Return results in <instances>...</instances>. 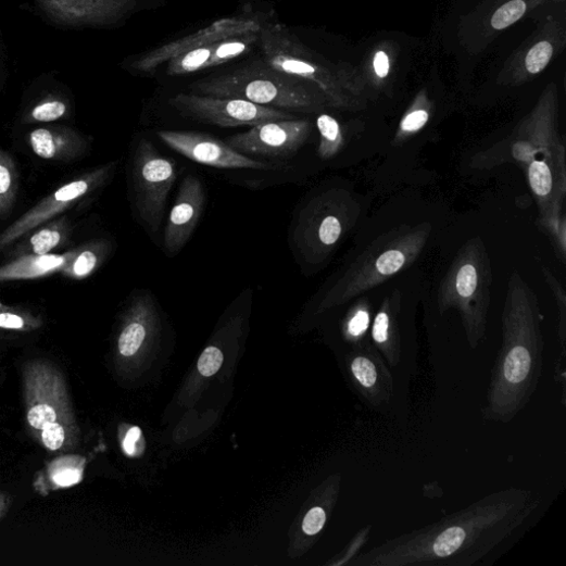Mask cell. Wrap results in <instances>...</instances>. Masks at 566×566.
I'll list each match as a JSON object with an SVG mask.
<instances>
[{
	"label": "cell",
	"instance_id": "6da1fadb",
	"mask_svg": "<svg viewBox=\"0 0 566 566\" xmlns=\"http://www.w3.org/2000/svg\"><path fill=\"white\" fill-rule=\"evenodd\" d=\"M531 489L489 493L466 508L359 553L354 566H471L516 533L537 512Z\"/></svg>",
	"mask_w": 566,
	"mask_h": 566
},
{
	"label": "cell",
	"instance_id": "7a4b0ae2",
	"mask_svg": "<svg viewBox=\"0 0 566 566\" xmlns=\"http://www.w3.org/2000/svg\"><path fill=\"white\" fill-rule=\"evenodd\" d=\"M501 323L502 343L491 369L482 417L508 424L536 394L544 356L540 304L534 291L518 273L510 279Z\"/></svg>",
	"mask_w": 566,
	"mask_h": 566
},
{
	"label": "cell",
	"instance_id": "3957f363",
	"mask_svg": "<svg viewBox=\"0 0 566 566\" xmlns=\"http://www.w3.org/2000/svg\"><path fill=\"white\" fill-rule=\"evenodd\" d=\"M26 428L43 450L68 454L78 448L81 430L65 374L51 361L34 359L22 369Z\"/></svg>",
	"mask_w": 566,
	"mask_h": 566
},
{
	"label": "cell",
	"instance_id": "277c9868",
	"mask_svg": "<svg viewBox=\"0 0 566 566\" xmlns=\"http://www.w3.org/2000/svg\"><path fill=\"white\" fill-rule=\"evenodd\" d=\"M191 89L197 95L241 99L288 112H316L324 102L316 86L276 71L264 59L196 83Z\"/></svg>",
	"mask_w": 566,
	"mask_h": 566
},
{
	"label": "cell",
	"instance_id": "5b68a950",
	"mask_svg": "<svg viewBox=\"0 0 566 566\" xmlns=\"http://www.w3.org/2000/svg\"><path fill=\"white\" fill-rule=\"evenodd\" d=\"M431 232L429 224L401 227L374 241L327 292L323 311L342 305L410 267Z\"/></svg>",
	"mask_w": 566,
	"mask_h": 566
},
{
	"label": "cell",
	"instance_id": "8992f818",
	"mask_svg": "<svg viewBox=\"0 0 566 566\" xmlns=\"http://www.w3.org/2000/svg\"><path fill=\"white\" fill-rule=\"evenodd\" d=\"M492 273L488 250L480 237L468 240L438 289L440 313L458 311L470 349L486 338Z\"/></svg>",
	"mask_w": 566,
	"mask_h": 566
},
{
	"label": "cell",
	"instance_id": "52a82bcc",
	"mask_svg": "<svg viewBox=\"0 0 566 566\" xmlns=\"http://www.w3.org/2000/svg\"><path fill=\"white\" fill-rule=\"evenodd\" d=\"M354 200L342 190L311 199L293 224L292 242L300 259L311 265L324 263L356 218Z\"/></svg>",
	"mask_w": 566,
	"mask_h": 566
},
{
	"label": "cell",
	"instance_id": "ba28073f",
	"mask_svg": "<svg viewBox=\"0 0 566 566\" xmlns=\"http://www.w3.org/2000/svg\"><path fill=\"white\" fill-rule=\"evenodd\" d=\"M176 178L175 161L164 156L151 141L142 139L134 154L133 192L139 219L151 234L156 235L162 226Z\"/></svg>",
	"mask_w": 566,
	"mask_h": 566
},
{
	"label": "cell",
	"instance_id": "9c48e42d",
	"mask_svg": "<svg viewBox=\"0 0 566 566\" xmlns=\"http://www.w3.org/2000/svg\"><path fill=\"white\" fill-rule=\"evenodd\" d=\"M117 162H110L60 186L54 192L0 232V251L13 246L40 225L72 210L77 203L101 190L113 177Z\"/></svg>",
	"mask_w": 566,
	"mask_h": 566
},
{
	"label": "cell",
	"instance_id": "30bf717a",
	"mask_svg": "<svg viewBox=\"0 0 566 566\" xmlns=\"http://www.w3.org/2000/svg\"><path fill=\"white\" fill-rule=\"evenodd\" d=\"M169 105L184 117L221 128L256 127L259 124L292 120L288 111L264 106L235 98H218L197 93H178Z\"/></svg>",
	"mask_w": 566,
	"mask_h": 566
},
{
	"label": "cell",
	"instance_id": "8fae6325",
	"mask_svg": "<svg viewBox=\"0 0 566 566\" xmlns=\"http://www.w3.org/2000/svg\"><path fill=\"white\" fill-rule=\"evenodd\" d=\"M160 140L169 149L202 165L225 169L284 171L286 164H274L249 158L217 138L199 133L160 131Z\"/></svg>",
	"mask_w": 566,
	"mask_h": 566
},
{
	"label": "cell",
	"instance_id": "7c38bea8",
	"mask_svg": "<svg viewBox=\"0 0 566 566\" xmlns=\"http://www.w3.org/2000/svg\"><path fill=\"white\" fill-rule=\"evenodd\" d=\"M311 123L292 118L267 122L228 139L227 144L249 158L289 159L305 144Z\"/></svg>",
	"mask_w": 566,
	"mask_h": 566
},
{
	"label": "cell",
	"instance_id": "4fadbf2b",
	"mask_svg": "<svg viewBox=\"0 0 566 566\" xmlns=\"http://www.w3.org/2000/svg\"><path fill=\"white\" fill-rule=\"evenodd\" d=\"M347 366L359 399L374 411L388 410L395 393L393 374L369 340L354 344Z\"/></svg>",
	"mask_w": 566,
	"mask_h": 566
},
{
	"label": "cell",
	"instance_id": "5bb4252c",
	"mask_svg": "<svg viewBox=\"0 0 566 566\" xmlns=\"http://www.w3.org/2000/svg\"><path fill=\"white\" fill-rule=\"evenodd\" d=\"M39 9L58 25L105 27L134 14L140 0H35Z\"/></svg>",
	"mask_w": 566,
	"mask_h": 566
},
{
	"label": "cell",
	"instance_id": "9a60e30c",
	"mask_svg": "<svg viewBox=\"0 0 566 566\" xmlns=\"http://www.w3.org/2000/svg\"><path fill=\"white\" fill-rule=\"evenodd\" d=\"M264 22L263 18L253 15L221 20L193 35L162 46L142 55L135 62L134 66L139 73H151L164 64V62H168L172 58L184 52L249 32H260Z\"/></svg>",
	"mask_w": 566,
	"mask_h": 566
},
{
	"label": "cell",
	"instance_id": "2e32d148",
	"mask_svg": "<svg viewBox=\"0 0 566 566\" xmlns=\"http://www.w3.org/2000/svg\"><path fill=\"white\" fill-rule=\"evenodd\" d=\"M206 194L202 180L187 175L180 186L164 230V254L177 256L193 236L205 209Z\"/></svg>",
	"mask_w": 566,
	"mask_h": 566
},
{
	"label": "cell",
	"instance_id": "e0dca14e",
	"mask_svg": "<svg viewBox=\"0 0 566 566\" xmlns=\"http://www.w3.org/2000/svg\"><path fill=\"white\" fill-rule=\"evenodd\" d=\"M401 293L388 297L372 324V343L381 353L388 365L397 368L403 361V337L401 330Z\"/></svg>",
	"mask_w": 566,
	"mask_h": 566
},
{
	"label": "cell",
	"instance_id": "ac0fdd59",
	"mask_svg": "<svg viewBox=\"0 0 566 566\" xmlns=\"http://www.w3.org/2000/svg\"><path fill=\"white\" fill-rule=\"evenodd\" d=\"M33 153L46 161L68 163L80 159L89 143L77 131L66 127H43L28 135Z\"/></svg>",
	"mask_w": 566,
	"mask_h": 566
},
{
	"label": "cell",
	"instance_id": "d6986e66",
	"mask_svg": "<svg viewBox=\"0 0 566 566\" xmlns=\"http://www.w3.org/2000/svg\"><path fill=\"white\" fill-rule=\"evenodd\" d=\"M74 234V225L67 215L58 216L17 240L11 250L14 259L23 256H46L68 243Z\"/></svg>",
	"mask_w": 566,
	"mask_h": 566
},
{
	"label": "cell",
	"instance_id": "ffe728a7",
	"mask_svg": "<svg viewBox=\"0 0 566 566\" xmlns=\"http://www.w3.org/2000/svg\"><path fill=\"white\" fill-rule=\"evenodd\" d=\"M76 254V248L65 254L46 256H23L12 263L0 266V284L22 280H35L60 274Z\"/></svg>",
	"mask_w": 566,
	"mask_h": 566
},
{
	"label": "cell",
	"instance_id": "44dd1931",
	"mask_svg": "<svg viewBox=\"0 0 566 566\" xmlns=\"http://www.w3.org/2000/svg\"><path fill=\"white\" fill-rule=\"evenodd\" d=\"M112 242L105 238L90 240L76 248V254L62 268L60 275L70 280L81 281L93 276L112 253Z\"/></svg>",
	"mask_w": 566,
	"mask_h": 566
},
{
	"label": "cell",
	"instance_id": "7402d4cb",
	"mask_svg": "<svg viewBox=\"0 0 566 566\" xmlns=\"http://www.w3.org/2000/svg\"><path fill=\"white\" fill-rule=\"evenodd\" d=\"M20 192V174L12 155L0 148V218L7 219L14 211Z\"/></svg>",
	"mask_w": 566,
	"mask_h": 566
},
{
	"label": "cell",
	"instance_id": "603a6c76",
	"mask_svg": "<svg viewBox=\"0 0 566 566\" xmlns=\"http://www.w3.org/2000/svg\"><path fill=\"white\" fill-rule=\"evenodd\" d=\"M261 30L249 32L215 43L206 70L227 64V62L249 52L260 41Z\"/></svg>",
	"mask_w": 566,
	"mask_h": 566
},
{
	"label": "cell",
	"instance_id": "cb8c5ba5",
	"mask_svg": "<svg viewBox=\"0 0 566 566\" xmlns=\"http://www.w3.org/2000/svg\"><path fill=\"white\" fill-rule=\"evenodd\" d=\"M84 463V458L75 455L55 460L47 468L50 485L54 488H64L78 483L83 478Z\"/></svg>",
	"mask_w": 566,
	"mask_h": 566
},
{
	"label": "cell",
	"instance_id": "d4e9b609",
	"mask_svg": "<svg viewBox=\"0 0 566 566\" xmlns=\"http://www.w3.org/2000/svg\"><path fill=\"white\" fill-rule=\"evenodd\" d=\"M214 47L215 43L204 46L172 58L168 61L167 75L185 76L205 71Z\"/></svg>",
	"mask_w": 566,
	"mask_h": 566
},
{
	"label": "cell",
	"instance_id": "484cf974",
	"mask_svg": "<svg viewBox=\"0 0 566 566\" xmlns=\"http://www.w3.org/2000/svg\"><path fill=\"white\" fill-rule=\"evenodd\" d=\"M42 326V319L36 314L0 302V330L26 334L36 331Z\"/></svg>",
	"mask_w": 566,
	"mask_h": 566
},
{
	"label": "cell",
	"instance_id": "4316f807",
	"mask_svg": "<svg viewBox=\"0 0 566 566\" xmlns=\"http://www.w3.org/2000/svg\"><path fill=\"white\" fill-rule=\"evenodd\" d=\"M317 127L320 134L318 154L324 160H330L344 144L340 124L335 117L322 114L317 120Z\"/></svg>",
	"mask_w": 566,
	"mask_h": 566
},
{
	"label": "cell",
	"instance_id": "83f0119b",
	"mask_svg": "<svg viewBox=\"0 0 566 566\" xmlns=\"http://www.w3.org/2000/svg\"><path fill=\"white\" fill-rule=\"evenodd\" d=\"M370 306L366 300L359 301L348 313L344 322V336L349 342L354 344L365 340L370 327Z\"/></svg>",
	"mask_w": 566,
	"mask_h": 566
},
{
	"label": "cell",
	"instance_id": "f1b7e54d",
	"mask_svg": "<svg viewBox=\"0 0 566 566\" xmlns=\"http://www.w3.org/2000/svg\"><path fill=\"white\" fill-rule=\"evenodd\" d=\"M68 105L64 100L48 98L36 104L25 117L26 123H50L64 118Z\"/></svg>",
	"mask_w": 566,
	"mask_h": 566
},
{
	"label": "cell",
	"instance_id": "f546056e",
	"mask_svg": "<svg viewBox=\"0 0 566 566\" xmlns=\"http://www.w3.org/2000/svg\"><path fill=\"white\" fill-rule=\"evenodd\" d=\"M526 10L527 7L523 0H512V2L503 5L494 13L491 25L496 30L505 29L519 21L526 13Z\"/></svg>",
	"mask_w": 566,
	"mask_h": 566
},
{
	"label": "cell",
	"instance_id": "4dcf8cb0",
	"mask_svg": "<svg viewBox=\"0 0 566 566\" xmlns=\"http://www.w3.org/2000/svg\"><path fill=\"white\" fill-rule=\"evenodd\" d=\"M429 114L424 109L410 112L401 122L394 144H401L405 139L419 133L427 124Z\"/></svg>",
	"mask_w": 566,
	"mask_h": 566
},
{
	"label": "cell",
	"instance_id": "1f68e13d",
	"mask_svg": "<svg viewBox=\"0 0 566 566\" xmlns=\"http://www.w3.org/2000/svg\"><path fill=\"white\" fill-rule=\"evenodd\" d=\"M543 274L545 277L546 282L549 284L550 288L552 289L557 304L559 309V325H558V339L561 343L562 349V357L564 359L565 355V341H566V324H565V317H566V298L565 292L561 284L556 280V278L548 271L543 269Z\"/></svg>",
	"mask_w": 566,
	"mask_h": 566
},
{
	"label": "cell",
	"instance_id": "d6a6232c",
	"mask_svg": "<svg viewBox=\"0 0 566 566\" xmlns=\"http://www.w3.org/2000/svg\"><path fill=\"white\" fill-rule=\"evenodd\" d=\"M553 53L551 43L542 41L537 43L528 53L526 67L530 74L541 73L549 64Z\"/></svg>",
	"mask_w": 566,
	"mask_h": 566
},
{
	"label": "cell",
	"instance_id": "836d02e7",
	"mask_svg": "<svg viewBox=\"0 0 566 566\" xmlns=\"http://www.w3.org/2000/svg\"><path fill=\"white\" fill-rule=\"evenodd\" d=\"M223 362V352L216 347H209L199 360V370L203 376H213L221 369Z\"/></svg>",
	"mask_w": 566,
	"mask_h": 566
},
{
	"label": "cell",
	"instance_id": "e575fe53",
	"mask_svg": "<svg viewBox=\"0 0 566 566\" xmlns=\"http://www.w3.org/2000/svg\"><path fill=\"white\" fill-rule=\"evenodd\" d=\"M327 512L320 507H313L307 512L302 523V530L307 536H316L325 528Z\"/></svg>",
	"mask_w": 566,
	"mask_h": 566
},
{
	"label": "cell",
	"instance_id": "d590c367",
	"mask_svg": "<svg viewBox=\"0 0 566 566\" xmlns=\"http://www.w3.org/2000/svg\"><path fill=\"white\" fill-rule=\"evenodd\" d=\"M142 438V431L139 427H134L125 437L123 442L124 452L130 456L137 455V443Z\"/></svg>",
	"mask_w": 566,
	"mask_h": 566
},
{
	"label": "cell",
	"instance_id": "8d00e7d4",
	"mask_svg": "<svg viewBox=\"0 0 566 566\" xmlns=\"http://www.w3.org/2000/svg\"><path fill=\"white\" fill-rule=\"evenodd\" d=\"M374 70L377 76L386 78L390 71V61L383 51L377 52L374 58Z\"/></svg>",
	"mask_w": 566,
	"mask_h": 566
},
{
	"label": "cell",
	"instance_id": "74e56055",
	"mask_svg": "<svg viewBox=\"0 0 566 566\" xmlns=\"http://www.w3.org/2000/svg\"><path fill=\"white\" fill-rule=\"evenodd\" d=\"M12 505L13 496L8 492L0 491V521L10 513Z\"/></svg>",
	"mask_w": 566,
	"mask_h": 566
}]
</instances>
